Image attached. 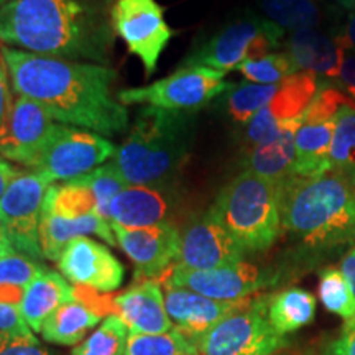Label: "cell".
<instances>
[{
  "mask_svg": "<svg viewBox=\"0 0 355 355\" xmlns=\"http://www.w3.org/2000/svg\"><path fill=\"white\" fill-rule=\"evenodd\" d=\"M91 234L101 237L109 245L117 243L112 225L97 214H89L78 219H64V217L43 211L42 220H40V247H42L44 259L58 261L71 241Z\"/></svg>",
  "mask_w": 355,
  "mask_h": 355,
  "instance_id": "cell-22",
  "label": "cell"
},
{
  "mask_svg": "<svg viewBox=\"0 0 355 355\" xmlns=\"http://www.w3.org/2000/svg\"><path fill=\"white\" fill-rule=\"evenodd\" d=\"M6 243H8L7 239H6V235H3L2 230H0V245H6Z\"/></svg>",
  "mask_w": 355,
  "mask_h": 355,
  "instance_id": "cell-47",
  "label": "cell"
},
{
  "mask_svg": "<svg viewBox=\"0 0 355 355\" xmlns=\"http://www.w3.org/2000/svg\"><path fill=\"white\" fill-rule=\"evenodd\" d=\"M12 104L13 102L10 101V91H8L6 69L0 64V130H2L3 123H6L8 114H10Z\"/></svg>",
  "mask_w": 355,
  "mask_h": 355,
  "instance_id": "cell-44",
  "label": "cell"
},
{
  "mask_svg": "<svg viewBox=\"0 0 355 355\" xmlns=\"http://www.w3.org/2000/svg\"><path fill=\"white\" fill-rule=\"evenodd\" d=\"M266 308L268 296L250 298L198 340L199 355H273L286 347L285 336L270 324Z\"/></svg>",
  "mask_w": 355,
  "mask_h": 355,
  "instance_id": "cell-7",
  "label": "cell"
},
{
  "mask_svg": "<svg viewBox=\"0 0 355 355\" xmlns=\"http://www.w3.org/2000/svg\"><path fill=\"white\" fill-rule=\"evenodd\" d=\"M44 270L46 268L37 260L17 252L10 243L0 245V288L15 286L26 290V286Z\"/></svg>",
  "mask_w": 355,
  "mask_h": 355,
  "instance_id": "cell-36",
  "label": "cell"
},
{
  "mask_svg": "<svg viewBox=\"0 0 355 355\" xmlns=\"http://www.w3.org/2000/svg\"><path fill=\"white\" fill-rule=\"evenodd\" d=\"M334 40L344 51L355 53V12L350 13L347 21L340 26L339 33L334 35Z\"/></svg>",
  "mask_w": 355,
  "mask_h": 355,
  "instance_id": "cell-42",
  "label": "cell"
},
{
  "mask_svg": "<svg viewBox=\"0 0 355 355\" xmlns=\"http://www.w3.org/2000/svg\"><path fill=\"white\" fill-rule=\"evenodd\" d=\"M114 0H8L0 42L35 55L105 64L114 46Z\"/></svg>",
  "mask_w": 355,
  "mask_h": 355,
  "instance_id": "cell-2",
  "label": "cell"
},
{
  "mask_svg": "<svg viewBox=\"0 0 355 355\" xmlns=\"http://www.w3.org/2000/svg\"><path fill=\"white\" fill-rule=\"evenodd\" d=\"M114 33L141 61L145 76L157 71L159 56L175 37L157 0H114L110 8Z\"/></svg>",
  "mask_w": 355,
  "mask_h": 355,
  "instance_id": "cell-10",
  "label": "cell"
},
{
  "mask_svg": "<svg viewBox=\"0 0 355 355\" xmlns=\"http://www.w3.org/2000/svg\"><path fill=\"white\" fill-rule=\"evenodd\" d=\"M286 53L298 71L322 78H339L345 51L334 37L319 32L318 28L293 32L285 43Z\"/></svg>",
  "mask_w": 355,
  "mask_h": 355,
  "instance_id": "cell-21",
  "label": "cell"
},
{
  "mask_svg": "<svg viewBox=\"0 0 355 355\" xmlns=\"http://www.w3.org/2000/svg\"><path fill=\"white\" fill-rule=\"evenodd\" d=\"M0 355H51L32 334L0 336Z\"/></svg>",
  "mask_w": 355,
  "mask_h": 355,
  "instance_id": "cell-39",
  "label": "cell"
},
{
  "mask_svg": "<svg viewBox=\"0 0 355 355\" xmlns=\"http://www.w3.org/2000/svg\"><path fill=\"white\" fill-rule=\"evenodd\" d=\"M51 184L42 171H24L0 199V230L7 242L37 261L44 259L40 247V220L44 196Z\"/></svg>",
  "mask_w": 355,
  "mask_h": 355,
  "instance_id": "cell-9",
  "label": "cell"
},
{
  "mask_svg": "<svg viewBox=\"0 0 355 355\" xmlns=\"http://www.w3.org/2000/svg\"><path fill=\"white\" fill-rule=\"evenodd\" d=\"M301 123H303V117L293 119L282 127V130L272 140L245 152L242 162L243 171H252L275 183H279L293 175L296 158L295 137Z\"/></svg>",
  "mask_w": 355,
  "mask_h": 355,
  "instance_id": "cell-23",
  "label": "cell"
},
{
  "mask_svg": "<svg viewBox=\"0 0 355 355\" xmlns=\"http://www.w3.org/2000/svg\"><path fill=\"white\" fill-rule=\"evenodd\" d=\"M237 71H241L248 83L255 84H278L293 74L300 73L286 51L272 53L260 60L245 61L239 66Z\"/></svg>",
  "mask_w": 355,
  "mask_h": 355,
  "instance_id": "cell-37",
  "label": "cell"
},
{
  "mask_svg": "<svg viewBox=\"0 0 355 355\" xmlns=\"http://www.w3.org/2000/svg\"><path fill=\"white\" fill-rule=\"evenodd\" d=\"M6 2H8V0H0V3H6Z\"/></svg>",
  "mask_w": 355,
  "mask_h": 355,
  "instance_id": "cell-49",
  "label": "cell"
},
{
  "mask_svg": "<svg viewBox=\"0 0 355 355\" xmlns=\"http://www.w3.org/2000/svg\"><path fill=\"white\" fill-rule=\"evenodd\" d=\"M87 186L92 191L96 198V212L97 216L102 219L110 220L109 217V207L112 199L117 196L121 191H123L127 186H130L125 181V178L122 176V173L119 171V168L114 165V162L105 163L97 168V170L87 173L81 178H76Z\"/></svg>",
  "mask_w": 355,
  "mask_h": 355,
  "instance_id": "cell-35",
  "label": "cell"
},
{
  "mask_svg": "<svg viewBox=\"0 0 355 355\" xmlns=\"http://www.w3.org/2000/svg\"><path fill=\"white\" fill-rule=\"evenodd\" d=\"M224 71L204 66H181L176 73L155 81L150 86L132 87L117 94L123 105L145 104L168 110L198 112L222 92L230 91L232 84L225 83Z\"/></svg>",
  "mask_w": 355,
  "mask_h": 355,
  "instance_id": "cell-8",
  "label": "cell"
},
{
  "mask_svg": "<svg viewBox=\"0 0 355 355\" xmlns=\"http://www.w3.org/2000/svg\"><path fill=\"white\" fill-rule=\"evenodd\" d=\"M273 279L275 277L270 272H265L247 261H237L234 265L201 270V272L173 265L165 277L159 278L158 282L186 288L211 300L242 301L250 298L261 288L272 285Z\"/></svg>",
  "mask_w": 355,
  "mask_h": 355,
  "instance_id": "cell-12",
  "label": "cell"
},
{
  "mask_svg": "<svg viewBox=\"0 0 355 355\" xmlns=\"http://www.w3.org/2000/svg\"><path fill=\"white\" fill-rule=\"evenodd\" d=\"M13 91L38 102L63 125H74L101 135L122 133L128 110L112 96L115 71L105 64L81 63L42 56L2 44Z\"/></svg>",
  "mask_w": 355,
  "mask_h": 355,
  "instance_id": "cell-1",
  "label": "cell"
},
{
  "mask_svg": "<svg viewBox=\"0 0 355 355\" xmlns=\"http://www.w3.org/2000/svg\"><path fill=\"white\" fill-rule=\"evenodd\" d=\"M123 355H199L198 345L180 331L163 334H130Z\"/></svg>",
  "mask_w": 355,
  "mask_h": 355,
  "instance_id": "cell-33",
  "label": "cell"
},
{
  "mask_svg": "<svg viewBox=\"0 0 355 355\" xmlns=\"http://www.w3.org/2000/svg\"><path fill=\"white\" fill-rule=\"evenodd\" d=\"M259 3L266 20L291 32L318 28L324 17L318 0H259Z\"/></svg>",
  "mask_w": 355,
  "mask_h": 355,
  "instance_id": "cell-28",
  "label": "cell"
},
{
  "mask_svg": "<svg viewBox=\"0 0 355 355\" xmlns=\"http://www.w3.org/2000/svg\"><path fill=\"white\" fill-rule=\"evenodd\" d=\"M117 243L135 265L140 279H159L176 263L180 252V230L171 222L141 229H125L112 224Z\"/></svg>",
  "mask_w": 355,
  "mask_h": 355,
  "instance_id": "cell-15",
  "label": "cell"
},
{
  "mask_svg": "<svg viewBox=\"0 0 355 355\" xmlns=\"http://www.w3.org/2000/svg\"><path fill=\"white\" fill-rule=\"evenodd\" d=\"M71 301H74V288L60 273L46 268L26 286L20 311L30 329L42 332L44 321Z\"/></svg>",
  "mask_w": 355,
  "mask_h": 355,
  "instance_id": "cell-24",
  "label": "cell"
},
{
  "mask_svg": "<svg viewBox=\"0 0 355 355\" xmlns=\"http://www.w3.org/2000/svg\"><path fill=\"white\" fill-rule=\"evenodd\" d=\"M101 314L87 308L81 301L74 300L61 306L42 327V336L46 343L58 345H76L86 337L92 327L101 322Z\"/></svg>",
  "mask_w": 355,
  "mask_h": 355,
  "instance_id": "cell-27",
  "label": "cell"
},
{
  "mask_svg": "<svg viewBox=\"0 0 355 355\" xmlns=\"http://www.w3.org/2000/svg\"><path fill=\"white\" fill-rule=\"evenodd\" d=\"M58 268L74 286L109 295L122 286L125 268L112 252L89 237H78L66 245Z\"/></svg>",
  "mask_w": 355,
  "mask_h": 355,
  "instance_id": "cell-17",
  "label": "cell"
},
{
  "mask_svg": "<svg viewBox=\"0 0 355 355\" xmlns=\"http://www.w3.org/2000/svg\"><path fill=\"white\" fill-rule=\"evenodd\" d=\"M245 252L211 212L191 220L180 234L176 263L184 270H212L242 261Z\"/></svg>",
  "mask_w": 355,
  "mask_h": 355,
  "instance_id": "cell-16",
  "label": "cell"
},
{
  "mask_svg": "<svg viewBox=\"0 0 355 355\" xmlns=\"http://www.w3.org/2000/svg\"><path fill=\"white\" fill-rule=\"evenodd\" d=\"M268 321L279 336L308 326L316 316V298L303 288H288L268 296Z\"/></svg>",
  "mask_w": 355,
  "mask_h": 355,
  "instance_id": "cell-26",
  "label": "cell"
},
{
  "mask_svg": "<svg viewBox=\"0 0 355 355\" xmlns=\"http://www.w3.org/2000/svg\"><path fill=\"white\" fill-rule=\"evenodd\" d=\"M332 355H355V318L344 324L339 339L332 345Z\"/></svg>",
  "mask_w": 355,
  "mask_h": 355,
  "instance_id": "cell-41",
  "label": "cell"
},
{
  "mask_svg": "<svg viewBox=\"0 0 355 355\" xmlns=\"http://www.w3.org/2000/svg\"><path fill=\"white\" fill-rule=\"evenodd\" d=\"M112 303V316L121 318L130 334H163L175 329L158 279H140L127 291L114 296Z\"/></svg>",
  "mask_w": 355,
  "mask_h": 355,
  "instance_id": "cell-20",
  "label": "cell"
},
{
  "mask_svg": "<svg viewBox=\"0 0 355 355\" xmlns=\"http://www.w3.org/2000/svg\"><path fill=\"white\" fill-rule=\"evenodd\" d=\"M209 212L245 254L268 250L282 232L278 183L252 171L224 186Z\"/></svg>",
  "mask_w": 355,
  "mask_h": 355,
  "instance_id": "cell-5",
  "label": "cell"
},
{
  "mask_svg": "<svg viewBox=\"0 0 355 355\" xmlns=\"http://www.w3.org/2000/svg\"><path fill=\"white\" fill-rule=\"evenodd\" d=\"M32 329L25 322L19 306L0 301V336L32 334Z\"/></svg>",
  "mask_w": 355,
  "mask_h": 355,
  "instance_id": "cell-40",
  "label": "cell"
},
{
  "mask_svg": "<svg viewBox=\"0 0 355 355\" xmlns=\"http://www.w3.org/2000/svg\"><path fill=\"white\" fill-rule=\"evenodd\" d=\"M125 322L119 316H109L101 326L74 347L71 355H123L127 349Z\"/></svg>",
  "mask_w": 355,
  "mask_h": 355,
  "instance_id": "cell-34",
  "label": "cell"
},
{
  "mask_svg": "<svg viewBox=\"0 0 355 355\" xmlns=\"http://www.w3.org/2000/svg\"><path fill=\"white\" fill-rule=\"evenodd\" d=\"M162 288H165V308L173 326L194 344L222 319L241 311L250 301H217L168 283H162Z\"/></svg>",
  "mask_w": 355,
  "mask_h": 355,
  "instance_id": "cell-18",
  "label": "cell"
},
{
  "mask_svg": "<svg viewBox=\"0 0 355 355\" xmlns=\"http://www.w3.org/2000/svg\"><path fill=\"white\" fill-rule=\"evenodd\" d=\"M175 194L173 184L127 186L110 202V222L125 229L163 224L175 209Z\"/></svg>",
  "mask_w": 355,
  "mask_h": 355,
  "instance_id": "cell-19",
  "label": "cell"
},
{
  "mask_svg": "<svg viewBox=\"0 0 355 355\" xmlns=\"http://www.w3.org/2000/svg\"><path fill=\"white\" fill-rule=\"evenodd\" d=\"M352 99L345 96L340 89L334 86H322L319 87L316 97L311 102V105L303 115V122L316 123V122H327L336 121L339 110L344 105L352 104Z\"/></svg>",
  "mask_w": 355,
  "mask_h": 355,
  "instance_id": "cell-38",
  "label": "cell"
},
{
  "mask_svg": "<svg viewBox=\"0 0 355 355\" xmlns=\"http://www.w3.org/2000/svg\"><path fill=\"white\" fill-rule=\"evenodd\" d=\"M278 84H255V83H243L237 87H232L229 91V96L225 97V109L230 119L235 123H245L250 121L254 115L265 107L275 94L279 91Z\"/></svg>",
  "mask_w": 355,
  "mask_h": 355,
  "instance_id": "cell-30",
  "label": "cell"
},
{
  "mask_svg": "<svg viewBox=\"0 0 355 355\" xmlns=\"http://www.w3.org/2000/svg\"><path fill=\"white\" fill-rule=\"evenodd\" d=\"M318 91L319 79L303 71L282 81L273 99L245 123L241 139L243 153L272 140L286 122L303 117Z\"/></svg>",
  "mask_w": 355,
  "mask_h": 355,
  "instance_id": "cell-14",
  "label": "cell"
},
{
  "mask_svg": "<svg viewBox=\"0 0 355 355\" xmlns=\"http://www.w3.org/2000/svg\"><path fill=\"white\" fill-rule=\"evenodd\" d=\"M285 30L273 21L259 17L230 21L207 40L201 48L186 58L183 66H204L217 71L237 69L245 61L260 60L272 55L279 46Z\"/></svg>",
  "mask_w": 355,
  "mask_h": 355,
  "instance_id": "cell-6",
  "label": "cell"
},
{
  "mask_svg": "<svg viewBox=\"0 0 355 355\" xmlns=\"http://www.w3.org/2000/svg\"><path fill=\"white\" fill-rule=\"evenodd\" d=\"M0 64H2V63H0Z\"/></svg>",
  "mask_w": 355,
  "mask_h": 355,
  "instance_id": "cell-50",
  "label": "cell"
},
{
  "mask_svg": "<svg viewBox=\"0 0 355 355\" xmlns=\"http://www.w3.org/2000/svg\"><path fill=\"white\" fill-rule=\"evenodd\" d=\"M20 168H17L15 165H12L10 162L7 159H0V199H2L3 194L8 186L13 183V180H17L21 175Z\"/></svg>",
  "mask_w": 355,
  "mask_h": 355,
  "instance_id": "cell-45",
  "label": "cell"
},
{
  "mask_svg": "<svg viewBox=\"0 0 355 355\" xmlns=\"http://www.w3.org/2000/svg\"><path fill=\"white\" fill-rule=\"evenodd\" d=\"M350 10H354V12H355V0H354V3H352V8H350Z\"/></svg>",
  "mask_w": 355,
  "mask_h": 355,
  "instance_id": "cell-48",
  "label": "cell"
},
{
  "mask_svg": "<svg viewBox=\"0 0 355 355\" xmlns=\"http://www.w3.org/2000/svg\"><path fill=\"white\" fill-rule=\"evenodd\" d=\"M282 229L313 252L355 242V181L343 171L278 183Z\"/></svg>",
  "mask_w": 355,
  "mask_h": 355,
  "instance_id": "cell-3",
  "label": "cell"
},
{
  "mask_svg": "<svg viewBox=\"0 0 355 355\" xmlns=\"http://www.w3.org/2000/svg\"><path fill=\"white\" fill-rule=\"evenodd\" d=\"M339 83L349 92L350 99L355 102V55H345L343 69L339 74Z\"/></svg>",
  "mask_w": 355,
  "mask_h": 355,
  "instance_id": "cell-43",
  "label": "cell"
},
{
  "mask_svg": "<svg viewBox=\"0 0 355 355\" xmlns=\"http://www.w3.org/2000/svg\"><path fill=\"white\" fill-rule=\"evenodd\" d=\"M56 128L58 123L38 102L19 96L0 130V153L35 170Z\"/></svg>",
  "mask_w": 355,
  "mask_h": 355,
  "instance_id": "cell-13",
  "label": "cell"
},
{
  "mask_svg": "<svg viewBox=\"0 0 355 355\" xmlns=\"http://www.w3.org/2000/svg\"><path fill=\"white\" fill-rule=\"evenodd\" d=\"M115 152L117 146L101 133L58 125L35 170L42 171L51 183H68L97 170Z\"/></svg>",
  "mask_w": 355,
  "mask_h": 355,
  "instance_id": "cell-11",
  "label": "cell"
},
{
  "mask_svg": "<svg viewBox=\"0 0 355 355\" xmlns=\"http://www.w3.org/2000/svg\"><path fill=\"white\" fill-rule=\"evenodd\" d=\"M329 163L331 170L343 171L355 181V102L344 105L337 114Z\"/></svg>",
  "mask_w": 355,
  "mask_h": 355,
  "instance_id": "cell-31",
  "label": "cell"
},
{
  "mask_svg": "<svg viewBox=\"0 0 355 355\" xmlns=\"http://www.w3.org/2000/svg\"><path fill=\"white\" fill-rule=\"evenodd\" d=\"M340 272L347 279L350 290H352L355 296V248H352L349 254H345L343 261H340Z\"/></svg>",
  "mask_w": 355,
  "mask_h": 355,
  "instance_id": "cell-46",
  "label": "cell"
},
{
  "mask_svg": "<svg viewBox=\"0 0 355 355\" xmlns=\"http://www.w3.org/2000/svg\"><path fill=\"white\" fill-rule=\"evenodd\" d=\"M319 300L329 313L345 322L355 318V296L340 268L326 266L319 272Z\"/></svg>",
  "mask_w": 355,
  "mask_h": 355,
  "instance_id": "cell-32",
  "label": "cell"
},
{
  "mask_svg": "<svg viewBox=\"0 0 355 355\" xmlns=\"http://www.w3.org/2000/svg\"><path fill=\"white\" fill-rule=\"evenodd\" d=\"M194 114L146 105L110 162L130 186L173 184L191 157Z\"/></svg>",
  "mask_w": 355,
  "mask_h": 355,
  "instance_id": "cell-4",
  "label": "cell"
},
{
  "mask_svg": "<svg viewBox=\"0 0 355 355\" xmlns=\"http://www.w3.org/2000/svg\"><path fill=\"white\" fill-rule=\"evenodd\" d=\"M43 211L50 214L78 219L96 212V198L92 191L79 180H71L64 184H51L46 191Z\"/></svg>",
  "mask_w": 355,
  "mask_h": 355,
  "instance_id": "cell-29",
  "label": "cell"
},
{
  "mask_svg": "<svg viewBox=\"0 0 355 355\" xmlns=\"http://www.w3.org/2000/svg\"><path fill=\"white\" fill-rule=\"evenodd\" d=\"M334 128L336 121L301 123L295 137L296 158L293 175L311 178L331 170L329 152Z\"/></svg>",
  "mask_w": 355,
  "mask_h": 355,
  "instance_id": "cell-25",
  "label": "cell"
}]
</instances>
